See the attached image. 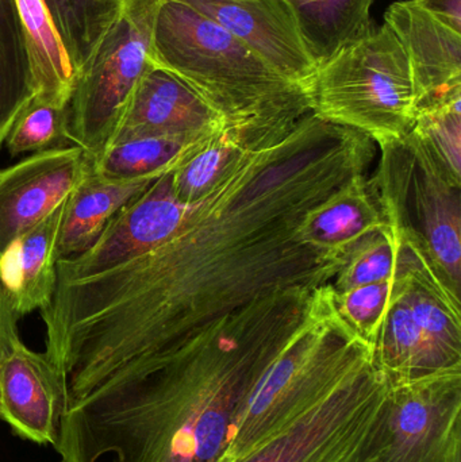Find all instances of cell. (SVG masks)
Listing matches in <instances>:
<instances>
[{"instance_id": "cell-1", "label": "cell", "mask_w": 461, "mask_h": 462, "mask_svg": "<svg viewBox=\"0 0 461 462\" xmlns=\"http://www.w3.org/2000/svg\"><path fill=\"white\" fill-rule=\"evenodd\" d=\"M373 154L367 137L313 113L256 130L167 241L99 276L57 282L41 315L69 404L257 299L332 284L346 258L310 244L303 224Z\"/></svg>"}, {"instance_id": "cell-2", "label": "cell", "mask_w": 461, "mask_h": 462, "mask_svg": "<svg viewBox=\"0 0 461 462\" xmlns=\"http://www.w3.org/2000/svg\"><path fill=\"white\" fill-rule=\"evenodd\" d=\"M321 288L257 299L183 346L106 376L62 417L61 462L221 461L246 398Z\"/></svg>"}, {"instance_id": "cell-3", "label": "cell", "mask_w": 461, "mask_h": 462, "mask_svg": "<svg viewBox=\"0 0 461 462\" xmlns=\"http://www.w3.org/2000/svg\"><path fill=\"white\" fill-rule=\"evenodd\" d=\"M152 60L191 87L230 129L294 122L311 113L310 94L214 22L161 0Z\"/></svg>"}, {"instance_id": "cell-4", "label": "cell", "mask_w": 461, "mask_h": 462, "mask_svg": "<svg viewBox=\"0 0 461 462\" xmlns=\"http://www.w3.org/2000/svg\"><path fill=\"white\" fill-rule=\"evenodd\" d=\"M370 364L371 347L338 318L330 284L325 285L305 322L246 398L219 462H237L283 433Z\"/></svg>"}, {"instance_id": "cell-5", "label": "cell", "mask_w": 461, "mask_h": 462, "mask_svg": "<svg viewBox=\"0 0 461 462\" xmlns=\"http://www.w3.org/2000/svg\"><path fill=\"white\" fill-rule=\"evenodd\" d=\"M310 99L314 116L355 130L381 148L402 141L416 124L410 64L386 23L373 24L368 34L319 65Z\"/></svg>"}, {"instance_id": "cell-6", "label": "cell", "mask_w": 461, "mask_h": 462, "mask_svg": "<svg viewBox=\"0 0 461 462\" xmlns=\"http://www.w3.org/2000/svg\"><path fill=\"white\" fill-rule=\"evenodd\" d=\"M160 2L122 0L113 22L76 70L67 103L68 138L92 160L107 148L141 78L153 64Z\"/></svg>"}, {"instance_id": "cell-7", "label": "cell", "mask_w": 461, "mask_h": 462, "mask_svg": "<svg viewBox=\"0 0 461 462\" xmlns=\"http://www.w3.org/2000/svg\"><path fill=\"white\" fill-rule=\"evenodd\" d=\"M390 385L365 366L327 401L237 462H373L381 448Z\"/></svg>"}, {"instance_id": "cell-8", "label": "cell", "mask_w": 461, "mask_h": 462, "mask_svg": "<svg viewBox=\"0 0 461 462\" xmlns=\"http://www.w3.org/2000/svg\"><path fill=\"white\" fill-rule=\"evenodd\" d=\"M373 462H461V369L390 387Z\"/></svg>"}, {"instance_id": "cell-9", "label": "cell", "mask_w": 461, "mask_h": 462, "mask_svg": "<svg viewBox=\"0 0 461 462\" xmlns=\"http://www.w3.org/2000/svg\"><path fill=\"white\" fill-rule=\"evenodd\" d=\"M0 291V420L19 439L56 445L69 407L67 383L46 353L26 346Z\"/></svg>"}, {"instance_id": "cell-10", "label": "cell", "mask_w": 461, "mask_h": 462, "mask_svg": "<svg viewBox=\"0 0 461 462\" xmlns=\"http://www.w3.org/2000/svg\"><path fill=\"white\" fill-rule=\"evenodd\" d=\"M191 208L192 203L180 202L173 194L171 173L156 179L111 219L89 249L57 261V282L99 276L135 260L167 241Z\"/></svg>"}, {"instance_id": "cell-11", "label": "cell", "mask_w": 461, "mask_h": 462, "mask_svg": "<svg viewBox=\"0 0 461 462\" xmlns=\"http://www.w3.org/2000/svg\"><path fill=\"white\" fill-rule=\"evenodd\" d=\"M401 149L402 172L392 175L411 198L408 202H411L413 213H395L384 202L387 214L397 224L416 218L417 226L413 229L406 231L397 226L398 229L422 250L441 279L460 298L461 187L452 186L441 178L406 138L401 141Z\"/></svg>"}, {"instance_id": "cell-12", "label": "cell", "mask_w": 461, "mask_h": 462, "mask_svg": "<svg viewBox=\"0 0 461 462\" xmlns=\"http://www.w3.org/2000/svg\"><path fill=\"white\" fill-rule=\"evenodd\" d=\"M91 173V157L75 145L0 168V252L64 205Z\"/></svg>"}, {"instance_id": "cell-13", "label": "cell", "mask_w": 461, "mask_h": 462, "mask_svg": "<svg viewBox=\"0 0 461 462\" xmlns=\"http://www.w3.org/2000/svg\"><path fill=\"white\" fill-rule=\"evenodd\" d=\"M237 38L310 94L317 67L284 0H176Z\"/></svg>"}, {"instance_id": "cell-14", "label": "cell", "mask_w": 461, "mask_h": 462, "mask_svg": "<svg viewBox=\"0 0 461 462\" xmlns=\"http://www.w3.org/2000/svg\"><path fill=\"white\" fill-rule=\"evenodd\" d=\"M410 64L417 114L461 97V34L436 21L413 0L384 14Z\"/></svg>"}, {"instance_id": "cell-15", "label": "cell", "mask_w": 461, "mask_h": 462, "mask_svg": "<svg viewBox=\"0 0 461 462\" xmlns=\"http://www.w3.org/2000/svg\"><path fill=\"white\" fill-rule=\"evenodd\" d=\"M225 127L221 116L191 87L153 62L141 78L110 143L143 135L205 140Z\"/></svg>"}, {"instance_id": "cell-16", "label": "cell", "mask_w": 461, "mask_h": 462, "mask_svg": "<svg viewBox=\"0 0 461 462\" xmlns=\"http://www.w3.org/2000/svg\"><path fill=\"white\" fill-rule=\"evenodd\" d=\"M400 284L371 346V364L390 387L408 384L452 368L417 325L408 299L409 250L401 238Z\"/></svg>"}, {"instance_id": "cell-17", "label": "cell", "mask_w": 461, "mask_h": 462, "mask_svg": "<svg viewBox=\"0 0 461 462\" xmlns=\"http://www.w3.org/2000/svg\"><path fill=\"white\" fill-rule=\"evenodd\" d=\"M389 225L378 183L375 179L367 180L363 173L309 211L303 233L314 246L348 260L355 249Z\"/></svg>"}, {"instance_id": "cell-18", "label": "cell", "mask_w": 461, "mask_h": 462, "mask_svg": "<svg viewBox=\"0 0 461 462\" xmlns=\"http://www.w3.org/2000/svg\"><path fill=\"white\" fill-rule=\"evenodd\" d=\"M64 205L0 252V291L18 318L37 310L42 311L53 298L56 242Z\"/></svg>"}, {"instance_id": "cell-19", "label": "cell", "mask_w": 461, "mask_h": 462, "mask_svg": "<svg viewBox=\"0 0 461 462\" xmlns=\"http://www.w3.org/2000/svg\"><path fill=\"white\" fill-rule=\"evenodd\" d=\"M153 181L113 183L91 173L65 202L56 242L57 261L76 257L89 249L111 219Z\"/></svg>"}, {"instance_id": "cell-20", "label": "cell", "mask_w": 461, "mask_h": 462, "mask_svg": "<svg viewBox=\"0 0 461 462\" xmlns=\"http://www.w3.org/2000/svg\"><path fill=\"white\" fill-rule=\"evenodd\" d=\"M291 10L300 40L316 67L373 29L375 0H284Z\"/></svg>"}, {"instance_id": "cell-21", "label": "cell", "mask_w": 461, "mask_h": 462, "mask_svg": "<svg viewBox=\"0 0 461 462\" xmlns=\"http://www.w3.org/2000/svg\"><path fill=\"white\" fill-rule=\"evenodd\" d=\"M15 2L26 41L32 97L67 107L75 72L45 3L43 0Z\"/></svg>"}, {"instance_id": "cell-22", "label": "cell", "mask_w": 461, "mask_h": 462, "mask_svg": "<svg viewBox=\"0 0 461 462\" xmlns=\"http://www.w3.org/2000/svg\"><path fill=\"white\" fill-rule=\"evenodd\" d=\"M206 140L143 135L116 141L92 160V173L113 183L156 180L173 172Z\"/></svg>"}, {"instance_id": "cell-23", "label": "cell", "mask_w": 461, "mask_h": 462, "mask_svg": "<svg viewBox=\"0 0 461 462\" xmlns=\"http://www.w3.org/2000/svg\"><path fill=\"white\" fill-rule=\"evenodd\" d=\"M29 59L15 0H0V148L30 97Z\"/></svg>"}, {"instance_id": "cell-24", "label": "cell", "mask_w": 461, "mask_h": 462, "mask_svg": "<svg viewBox=\"0 0 461 462\" xmlns=\"http://www.w3.org/2000/svg\"><path fill=\"white\" fill-rule=\"evenodd\" d=\"M43 3L76 73L113 22L122 0H43Z\"/></svg>"}, {"instance_id": "cell-25", "label": "cell", "mask_w": 461, "mask_h": 462, "mask_svg": "<svg viewBox=\"0 0 461 462\" xmlns=\"http://www.w3.org/2000/svg\"><path fill=\"white\" fill-rule=\"evenodd\" d=\"M259 129L263 127L248 132H237L225 127L207 138L171 172V184L175 197L183 203H195L206 197L226 172L230 162L249 135Z\"/></svg>"}, {"instance_id": "cell-26", "label": "cell", "mask_w": 461, "mask_h": 462, "mask_svg": "<svg viewBox=\"0 0 461 462\" xmlns=\"http://www.w3.org/2000/svg\"><path fill=\"white\" fill-rule=\"evenodd\" d=\"M406 140L424 154L441 178L461 187V97L420 111Z\"/></svg>"}, {"instance_id": "cell-27", "label": "cell", "mask_w": 461, "mask_h": 462, "mask_svg": "<svg viewBox=\"0 0 461 462\" xmlns=\"http://www.w3.org/2000/svg\"><path fill=\"white\" fill-rule=\"evenodd\" d=\"M400 263L394 276L373 284L359 285L344 292H332L333 307L337 312L338 318L346 323V328L359 337L363 342L373 346L387 310L394 299L400 284Z\"/></svg>"}, {"instance_id": "cell-28", "label": "cell", "mask_w": 461, "mask_h": 462, "mask_svg": "<svg viewBox=\"0 0 461 462\" xmlns=\"http://www.w3.org/2000/svg\"><path fill=\"white\" fill-rule=\"evenodd\" d=\"M67 143H69L67 107L32 97L16 116L5 145L11 156L15 157L61 148L68 146Z\"/></svg>"}, {"instance_id": "cell-29", "label": "cell", "mask_w": 461, "mask_h": 462, "mask_svg": "<svg viewBox=\"0 0 461 462\" xmlns=\"http://www.w3.org/2000/svg\"><path fill=\"white\" fill-rule=\"evenodd\" d=\"M401 257V236L394 222L352 252L332 282L340 293L359 285L373 284L394 276Z\"/></svg>"}, {"instance_id": "cell-30", "label": "cell", "mask_w": 461, "mask_h": 462, "mask_svg": "<svg viewBox=\"0 0 461 462\" xmlns=\"http://www.w3.org/2000/svg\"><path fill=\"white\" fill-rule=\"evenodd\" d=\"M448 29L461 34V0H413Z\"/></svg>"}]
</instances>
